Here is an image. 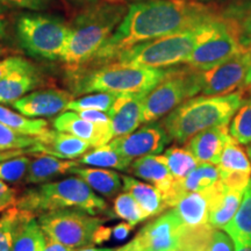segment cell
Returning <instances> with one entry per match:
<instances>
[{
	"instance_id": "24",
	"label": "cell",
	"mask_w": 251,
	"mask_h": 251,
	"mask_svg": "<svg viewBox=\"0 0 251 251\" xmlns=\"http://www.w3.org/2000/svg\"><path fill=\"white\" fill-rule=\"evenodd\" d=\"M71 174L81 178L93 191L106 198H113L120 192L121 177L118 172L105 170L100 168H79L76 166L71 170Z\"/></svg>"
},
{
	"instance_id": "22",
	"label": "cell",
	"mask_w": 251,
	"mask_h": 251,
	"mask_svg": "<svg viewBox=\"0 0 251 251\" xmlns=\"http://www.w3.org/2000/svg\"><path fill=\"white\" fill-rule=\"evenodd\" d=\"M121 179L124 183L122 190L136 200L148 218L162 214L168 208L161 192L153 185L136 180L128 176H122Z\"/></svg>"
},
{
	"instance_id": "23",
	"label": "cell",
	"mask_w": 251,
	"mask_h": 251,
	"mask_svg": "<svg viewBox=\"0 0 251 251\" xmlns=\"http://www.w3.org/2000/svg\"><path fill=\"white\" fill-rule=\"evenodd\" d=\"M174 208L184 226L193 227L208 224L209 198L206 191L186 193Z\"/></svg>"
},
{
	"instance_id": "57",
	"label": "cell",
	"mask_w": 251,
	"mask_h": 251,
	"mask_svg": "<svg viewBox=\"0 0 251 251\" xmlns=\"http://www.w3.org/2000/svg\"><path fill=\"white\" fill-rule=\"evenodd\" d=\"M135 244V243H134ZM135 247H136V246H135ZM136 251H142V250H140V249H137V247H136Z\"/></svg>"
},
{
	"instance_id": "46",
	"label": "cell",
	"mask_w": 251,
	"mask_h": 251,
	"mask_svg": "<svg viewBox=\"0 0 251 251\" xmlns=\"http://www.w3.org/2000/svg\"><path fill=\"white\" fill-rule=\"evenodd\" d=\"M133 228H134V226L129 225L128 222H121V224L117 225L114 228L112 229V235L115 240L122 241V240H125L128 235H129V233Z\"/></svg>"
},
{
	"instance_id": "32",
	"label": "cell",
	"mask_w": 251,
	"mask_h": 251,
	"mask_svg": "<svg viewBox=\"0 0 251 251\" xmlns=\"http://www.w3.org/2000/svg\"><path fill=\"white\" fill-rule=\"evenodd\" d=\"M215 228L205 224L187 227L184 226L179 235L178 250L180 251H208Z\"/></svg>"
},
{
	"instance_id": "31",
	"label": "cell",
	"mask_w": 251,
	"mask_h": 251,
	"mask_svg": "<svg viewBox=\"0 0 251 251\" xmlns=\"http://www.w3.org/2000/svg\"><path fill=\"white\" fill-rule=\"evenodd\" d=\"M244 94L243 101L230 120L229 134L242 146L251 144V89Z\"/></svg>"
},
{
	"instance_id": "7",
	"label": "cell",
	"mask_w": 251,
	"mask_h": 251,
	"mask_svg": "<svg viewBox=\"0 0 251 251\" xmlns=\"http://www.w3.org/2000/svg\"><path fill=\"white\" fill-rule=\"evenodd\" d=\"M69 35L70 26L54 15L23 14L17 21L19 43L33 57L48 61L61 59Z\"/></svg>"
},
{
	"instance_id": "13",
	"label": "cell",
	"mask_w": 251,
	"mask_h": 251,
	"mask_svg": "<svg viewBox=\"0 0 251 251\" xmlns=\"http://www.w3.org/2000/svg\"><path fill=\"white\" fill-rule=\"evenodd\" d=\"M170 141L161 124L150 122L133 133L115 137L109 144L125 158L133 162L134 159L146 155H158Z\"/></svg>"
},
{
	"instance_id": "44",
	"label": "cell",
	"mask_w": 251,
	"mask_h": 251,
	"mask_svg": "<svg viewBox=\"0 0 251 251\" xmlns=\"http://www.w3.org/2000/svg\"><path fill=\"white\" fill-rule=\"evenodd\" d=\"M18 198L15 191L6 185L4 181L0 180V213L17 206Z\"/></svg>"
},
{
	"instance_id": "20",
	"label": "cell",
	"mask_w": 251,
	"mask_h": 251,
	"mask_svg": "<svg viewBox=\"0 0 251 251\" xmlns=\"http://www.w3.org/2000/svg\"><path fill=\"white\" fill-rule=\"evenodd\" d=\"M126 171L151 183L161 192L163 200L170 193L175 183L164 155H146L134 159Z\"/></svg>"
},
{
	"instance_id": "11",
	"label": "cell",
	"mask_w": 251,
	"mask_h": 251,
	"mask_svg": "<svg viewBox=\"0 0 251 251\" xmlns=\"http://www.w3.org/2000/svg\"><path fill=\"white\" fill-rule=\"evenodd\" d=\"M251 63V48L241 51L221 64L205 71H198L202 96H224L243 85Z\"/></svg>"
},
{
	"instance_id": "34",
	"label": "cell",
	"mask_w": 251,
	"mask_h": 251,
	"mask_svg": "<svg viewBox=\"0 0 251 251\" xmlns=\"http://www.w3.org/2000/svg\"><path fill=\"white\" fill-rule=\"evenodd\" d=\"M113 212L117 218L125 220L134 227L148 219V215L141 208L136 200L127 192L118 194L113 202Z\"/></svg>"
},
{
	"instance_id": "28",
	"label": "cell",
	"mask_w": 251,
	"mask_h": 251,
	"mask_svg": "<svg viewBox=\"0 0 251 251\" xmlns=\"http://www.w3.org/2000/svg\"><path fill=\"white\" fill-rule=\"evenodd\" d=\"M78 162L83 165L94 168H111L118 170H127L131 163L129 159L125 158L121 153H119L109 143L97 147L92 151L84 153L79 157Z\"/></svg>"
},
{
	"instance_id": "38",
	"label": "cell",
	"mask_w": 251,
	"mask_h": 251,
	"mask_svg": "<svg viewBox=\"0 0 251 251\" xmlns=\"http://www.w3.org/2000/svg\"><path fill=\"white\" fill-rule=\"evenodd\" d=\"M36 143V136L19 134L17 131L0 124V150H20L30 148Z\"/></svg>"
},
{
	"instance_id": "27",
	"label": "cell",
	"mask_w": 251,
	"mask_h": 251,
	"mask_svg": "<svg viewBox=\"0 0 251 251\" xmlns=\"http://www.w3.org/2000/svg\"><path fill=\"white\" fill-rule=\"evenodd\" d=\"M226 233L234 243H251V180L243 192L236 214L226 226Z\"/></svg>"
},
{
	"instance_id": "14",
	"label": "cell",
	"mask_w": 251,
	"mask_h": 251,
	"mask_svg": "<svg viewBox=\"0 0 251 251\" xmlns=\"http://www.w3.org/2000/svg\"><path fill=\"white\" fill-rule=\"evenodd\" d=\"M74 100V94L64 90L50 89L36 91L23 97L12 105L20 114L27 118L37 119L52 117L68 109V105Z\"/></svg>"
},
{
	"instance_id": "9",
	"label": "cell",
	"mask_w": 251,
	"mask_h": 251,
	"mask_svg": "<svg viewBox=\"0 0 251 251\" xmlns=\"http://www.w3.org/2000/svg\"><path fill=\"white\" fill-rule=\"evenodd\" d=\"M200 93L198 71L188 67L169 69L168 75L144 99L143 122L150 124L165 117L171 111Z\"/></svg>"
},
{
	"instance_id": "3",
	"label": "cell",
	"mask_w": 251,
	"mask_h": 251,
	"mask_svg": "<svg viewBox=\"0 0 251 251\" xmlns=\"http://www.w3.org/2000/svg\"><path fill=\"white\" fill-rule=\"evenodd\" d=\"M246 90L224 96L194 97L180 103L163 119L171 141L183 144L193 135L219 125H228L243 101Z\"/></svg>"
},
{
	"instance_id": "33",
	"label": "cell",
	"mask_w": 251,
	"mask_h": 251,
	"mask_svg": "<svg viewBox=\"0 0 251 251\" xmlns=\"http://www.w3.org/2000/svg\"><path fill=\"white\" fill-rule=\"evenodd\" d=\"M164 156L175 180L185 179L199 164L198 159L186 148L177 146L166 149Z\"/></svg>"
},
{
	"instance_id": "35",
	"label": "cell",
	"mask_w": 251,
	"mask_h": 251,
	"mask_svg": "<svg viewBox=\"0 0 251 251\" xmlns=\"http://www.w3.org/2000/svg\"><path fill=\"white\" fill-rule=\"evenodd\" d=\"M24 209L13 206L0 216V251H12L15 231L24 215Z\"/></svg>"
},
{
	"instance_id": "52",
	"label": "cell",
	"mask_w": 251,
	"mask_h": 251,
	"mask_svg": "<svg viewBox=\"0 0 251 251\" xmlns=\"http://www.w3.org/2000/svg\"><path fill=\"white\" fill-rule=\"evenodd\" d=\"M242 87H243V89H251V63H250L249 69H248L246 78H244Z\"/></svg>"
},
{
	"instance_id": "36",
	"label": "cell",
	"mask_w": 251,
	"mask_h": 251,
	"mask_svg": "<svg viewBox=\"0 0 251 251\" xmlns=\"http://www.w3.org/2000/svg\"><path fill=\"white\" fill-rule=\"evenodd\" d=\"M119 94L114 93H105V92H96L94 94L81 97L79 99L71 100L68 105L69 111L80 112L85 109H96V111H101L108 113L112 108L113 103L115 102Z\"/></svg>"
},
{
	"instance_id": "25",
	"label": "cell",
	"mask_w": 251,
	"mask_h": 251,
	"mask_svg": "<svg viewBox=\"0 0 251 251\" xmlns=\"http://www.w3.org/2000/svg\"><path fill=\"white\" fill-rule=\"evenodd\" d=\"M47 238L39 221L34 219V213L25 211L15 231L12 251H42Z\"/></svg>"
},
{
	"instance_id": "37",
	"label": "cell",
	"mask_w": 251,
	"mask_h": 251,
	"mask_svg": "<svg viewBox=\"0 0 251 251\" xmlns=\"http://www.w3.org/2000/svg\"><path fill=\"white\" fill-rule=\"evenodd\" d=\"M29 164L30 159L24 155L0 162V180L18 183L26 177Z\"/></svg>"
},
{
	"instance_id": "2",
	"label": "cell",
	"mask_w": 251,
	"mask_h": 251,
	"mask_svg": "<svg viewBox=\"0 0 251 251\" xmlns=\"http://www.w3.org/2000/svg\"><path fill=\"white\" fill-rule=\"evenodd\" d=\"M127 13L120 4L97 2L75 18L70 26V35L61 61L78 70L90 64L101 47L107 42Z\"/></svg>"
},
{
	"instance_id": "53",
	"label": "cell",
	"mask_w": 251,
	"mask_h": 251,
	"mask_svg": "<svg viewBox=\"0 0 251 251\" xmlns=\"http://www.w3.org/2000/svg\"><path fill=\"white\" fill-rule=\"evenodd\" d=\"M235 251H251V243H236Z\"/></svg>"
},
{
	"instance_id": "42",
	"label": "cell",
	"mask_w": 251,
	"mask_h": 251,
	"mask_svg": "<svg viewBox=\"0 0 251 251\" xmlns=\"http://www.w3.org/2000/svg\"><path fill=\"white\" fill-rule=\"evenodd\" d=\"M208 251H235V244L227 233L215 229Z\"/></svg>"
},
{
	"instance_id": "54",
	"label": "cell",
	"mask_w": 251,
	"mask_h": 251,
	"mask_svg": "<svg viewBox=\"0 0 251 251\" xmlns=\"http://www.w3.org/2000/svg\"><path fill=\"white\" fill-rule=\"evenodd\" d=\"M114 251H136V247H135V244L133 241L129 242L128 244H126V246L119 248V249L114 250Z\"/></svg>"
},
{
	"instance_id": "5",
	"label": "cell",
	"mask_w": 251,
	"mask_h": 251,
	"mask_svg": "<svg viewBox=\"0 0 251 251\" xmlns=\"http://www.w3.org/2000/svg\"><path fill=\"white\" fill-rule=\"evenodd\" d=\"M17 206L31 213L77 208L91 215H100L108 211L107 202L79 177H69L30 188L19 198Z\"/></svg>"
},
{
	"instance_id": "51",
	"label": "cell",
	"mask_w": 251,
	"mask_h": 251,
	"mask_svg": "<svg viewBox=\"0 0 251 251\" xmlns=\"http://www.w3.org/2000/svg\"><path fill=\"white\" fill-rule=\"evenodd\" d=\"M115 249H112V248H94V247H83L80 248L79 250H75V251H114Z\"/></svg>"
},
{
	"instance_id": "50",
	"label": "cell",
	"mask_w": 251,
	"mask_h": 251,
	"mask_svg": "<svg viewBox=\"0 0 251 251\" xmlns=\"http://www.w3.org/2000/svg\"><path fill=\"white\" fill-rule=\"evenodd\" d=\"M74 5H77V6H90V5H93V4H97L98 2V0H70Z\"/></svg>"
},
{
	"instance_id": "39",
	"label": "cell",
	"mask_w": 251,
	"mask_h": 251,
	"mask_svg": "<svg viewBox=\"0 0 251 251\" xmlns=\"http://www.w3.org/2000/svg\"><path fill=\"white\" fill-rule=\"evenodd\" d=\"M34 65L27 59L19 56H11L0 61V79L14 74L17 71H27L34 70Z\"/></svg>"
},
{
	"instance_id": "58",
	"label": "cell",
	"mask_w": 251,
	"mask_h": 251,
	"mask_svg": "<svg viewBox=\"0 0 251 251\" xmlns=\"http://www.w3.org/2000/svg\"><path fill=\"white\" fill-rule=\"evenodd\" d=\"M177 251H180V250H177Z\"/></svg>"
},
{
	"instance_id": "40",
	"label": "cell",
	"mask_w": 251,
	"mask_h": 251,
	"mask_svg": "<svg viewBox=\"0 0 251 251\" xmlns=\"http://www.w3.org/2000/svg\"><path fill=\"white\" fill-rule=\"evenodd\" d=\"M220 180L229 190L244 191L251 180V176L241 172H225L220 171Z\"/></svg>"
},
{
	"instance_id": "55",
	"label": "cell",
	"mask_w": 251,
	"mask_h": 251,
	"mask_svg": "<svg viewBox=\"0 0 251 251\" xmlns=\"http://www.w3.org/2000/svg\"><path fill=\"white\" fill-rule=\"evenodd\" d=\"M5 20H4V17H2V13H1V9H0V39L1 37L5 36Z\"/></svg>"
},
{
	"instance_id": "49",
	"label": "cell",
	"mask_w": 251,
	"mask_h": 251,
	"mask_svg": "<svg viewBox=\"0 0 251 251\" xmlns=\"http://www.w3.org/2000/svg\"><path fill=\"white\" fill-rule=\"evenodd\" d=\"M26 152H29V151H28V150L25 151V150H23V149L7 150V151H1V150H0V162L6 161V159H9V158H13V157L24 155V153H26Z\"/></svg>"
},
{
	"instance_id": "10",
	"label": "cell",
	"mask_w": 251,
	"mask_h": 251,
	"mask_svg": "<svg viewBox=\"0 0 251 251\" xmlns=\"http://www.w3.org/2000/svg\"><path fill=\"white\" fill-rule=\"evenodd\" d=\"M103 220L77 208H64L46 212L39 224L47 237L64 246L78 249L93 243L94 233Z\"/></svg>"
},
{
	"instance_id": "17",
	"label": "cell",
	"mask_w": 251,
	"mask_h": 251,
	"mask_svg": "<svg viewBox=\"0 0 251 251\" xmlns=\"http://www.w3.org/2000/svg\"><path fill=\"white\" fill-rule=\"evenodd\" d=\"M56 130L74 135L86 141L92 148L107 144L113 140L111 126H99L86 121L77 112H64L52 122Z\"/></svg>"
},
{
	"instance_id": "18",
	"label": "cell",
	"mask_w": 251,
	"mask_h": 251,
	"mask_svg": "<svg viewBox=\"0 0 251 251\" xmlns=\"http://www.w3.org/2000/svg\"><path fill=\"white\" fill-rule=\"evenodd\" d=\"M209 198L208 225L215 229H225L236 214L241 205L244 191L229 190L221 180L205 190Z\"/></svg>"
},
{
	"instance_id": "43",
	"label": "cell",
	"mask_w": 251,
	"mask_h": 251,
	"mask_svg": "<svg viewBox=\"0 0 251 251\" xmlns=\"http://www.w3.org/2000/svg\"><path fill=\"white\" fill-rule=\"evenodd\" d=\"M238 28H240L241 42L246 49L251 48V7L248 9L243 17L236 19Z\"/></svg>"
},
{
	"instance_id": "21",
	"label": "cell",
	"mask_w": 251,
	"mask_h": 251,
	"mask_svg": "<svg viewBox=\"0 0 251 251\" xmlns=\"http://www.w3.org/2000/svg\"><path fill=\"white\" fill-rule=\"evenodd\" d=\"M79 162L74 161V159L63 161L62 158L55 156H39L30 161L25 181L26 184H41L45 181L47 183L57 176L71 174L72 169L79 166Z\"/></svg>"
},
{
	"instance_id": "47",
	"label": "cell",
	"mask_w": 251,
	"mask_h": 251,
	"mask_svg": "<svg viewBox=\"0 0 251 251\" xmlns=\"http://www.w3.org/2000/svg\"><path fill=\"white\" fill-rule=\"evenodd\" d=\"M112 236V229L108 227H105V226H100V227L97 229V231L94 233L93 236V244H101L106 241H108Z\"/></svg>"
},
{
	"instance_id": "48",
	"label": "cell",
	"mask_w": 251,
	"mask_h": 251,
	"mask_svg": "<svg viewBox=\"0 0 251 251\" xmlns=\"http://www.w3.org/2000/svg\"><path fill=\"white\" fill-rule=\"evenodd\" d=\"M76 249L74 248L67 247L64 244L57 242V241L51 240V238H47V243L42 251H75Z\"/></svg>"
},
{
	"instance_id": "6",
	"label": "cell",
	"mask_w": 251,
	"mask_h": 251,
	"mask_svg": "<svg viewBox=\"0 0 251 251\" xmlns=\"http://www.w3.org/2000/svg\"><path fill=\"white\" fill-rule=\"evenodd\" d=\"M206 25L140 43L119 55L114 62L149 69L184 64L202 37Z\"/></svg>"
},
{
	"instance_id": "30",
	"label": "cell",
	"mask_w": 251,
	"mask_h": 251,
	"mask_svg": "<svg viewBox=\"0 0 251 251\" xmlns=\"http://www.w3.org/2000/svg\"><path fill=\"white\" fill-rule=\"evenodd\" d=\"M242 144L235 141L233 137H229L224 151L220 157L218 168L220 171L225 172H241L251 176V163Z\"/></svg>"
},
{
	"instance_id": "56",
	"label": "cell",
	"mask_w": 251,
	"mask_h": 251,
	"mask_svg": "<svg viewBox=\"0 0 251 251\" xmlns=\"http://www.w3.org/2000/svg\"><path fill=\"white\" fill-rule=\"evenodd\" d=\"M247 153H248V156H249V158H250V161H251V144H250V146H248Z\"/></svg>"
},
{
	"instance_id": "12",
	"label": "cell",
	"mask_w": 251,
	"mask_h": 251,
	"mask_svg": "<svg viewBox=\"0 0 251 251\" xmlns=\"http://www.w3.org/2000/svg\"><path fill=\"white\" fill-rule=\"evenodd\" d=\"M183 227V222L172 208L144 226L133 242L142 251H177Z\"/></svg>"
},
{
	"instance_id": "41",
	"label": "cell",
	"mask_w": 251,
	"mask_h": 251,
	"mask_svg": "<svg viewBox=\"0 0 251 251\" xmlns=\"http://www.w3.org/2000/svg\"><path fill=\"white\" fill-rule=\"evenodd\" d=\"M51 0H0V6L11 8H25L31 11L46 9Z\"/></svg>"
},
{
	"instance_id": "45",
	"label": "cell",
	"mask_w": 251,
	"mask_h": 251,
	"mask_svg": "<svg viewBox=\"0 0 251 251\" xmlns=\"http://www.w3.org/2000/svg\"><path fill=\"white\" fill-rule=\"evenodd\" d=\"M79 117L85 119L86 121L92 122L94 125L99 126H111V119L108 114L101 111H96V109H85V111L77 112Z\"/></svg>"
},
{
	"instance_id": "19",
	"label": "cell",
	"mask_w": 251,
	"mask_h": 251,
	"mask_svg": "<svg viewBox=\"0 0 251 251\" xmlns=\"http://www.w3.org/2000/svg\"><path fill=\"white\" fill-rule=\"evenodd\" d=\"M230 134L228 125H219L199 131L187 141L186 148L199 163L218 165Z\"/></svg>"
},
{
	"instance_id": "16",
	"label": "cell",
	"mask_w": 251,
	"mask_h": 251,
	"mask_svg": "<svg viewBox=\"0 0 251 251\" xmlns=\"http://www.w3.org/2000/svg\"><path fill=\"white\" fill-rule=\"evenodd\" d=\"M92 148L86 141L74 135L58 130H47L36 136V143L28 151L30 153H45L62 159H75L83 156Z\"/></svg>"
},
{
	"instance_id": "26",
	"label": "cell",
	"mask_w": 251,
	"mask_h": 251,
	"mask_svg": "<svg viewBox=\"0 0 251 251\" xmlns=\"http://www.w3.org/2000/svg\"><path fill=\"white\" fill-rule=\"evenodd\" d=\"M40 84L35 69L17 71L0 79V103H13Z\"/></svg>"
},
{
	"instance_id": "1",
	"label": "cell",
	"mask_w": 251,
	"mask_h": 251,
	"mask_svg": "<svg viewBox=\"0 0 251 251\" xmlns=\"http://www.w3.org/2000/svg\"><path fill=\"white\" fill-rule=\"evenodd\" d=\"M221 17L212 6L196 0H140L127 13L92 62H114L118 56L140 43L193 29Z\"/></svg>"
},
{
	"instance_id": "15",
	"label": "cell",
	"mask_w": 251,
	"mask_h": 251,
	"mask_svg": "<svg viewBox=\"0 0 251 251\" xmlns=\"http://www.w3.org/2000/svg\"><path fill=\"white\" fill-rule=\"evenodd\" d=\"M148 93L119 94L107 113L113 139L133 133L143 122L144 99Z\"/></svg>"
},
{
	"instance_id": "8",
	"label": "cell",
	"mask_w": 251,
	"mask_h": 251,
	"mask_svg": "<svg viewBox=\"0 0 251 251\" xmlns=\"http://www.w3.org/2000/svg\"><path fill=\"white\" fill-rule=\"evenodd\" d=\"M246 50L240 28L234 18L220 17L207 24L203 35L184 64L192 70L205 71Z\"/></svg>"
},
{
	"instance_id": "4",
	"label": "cell",
	"mask_w": 251,
	"mask_h": 251,
	"mask_svg": "<svg viewBox=\"0 0 251 251\" xmlns=\"http://www.w3.org/2000/svg\"><path fill=\"white\" fill-rule=\"evenodd\" d=\"M169 69L134 67L118 62L98 65L86 71H72V94L149 93L164 79Z\"/></svg>"
},
{
	"instance_id": "29",
	"label": "cell",
	"mask_w": 251,
	"mask_h": 251,
	"mask_svg": "<svg viewBox=\"0 0 251 251\" xmlns=\"http://www.w3.org/2000/svg\"><path fill=\"white\" fill-rule=\"evenodd\" d=\"M0 124L7 126L19 134L28 136H39L48 130V122L43 119L27 118L2 105H0Z\"/></svg>"
}]
</instances>
